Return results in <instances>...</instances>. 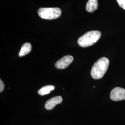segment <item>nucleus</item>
I'll return each mask as SVG.
<instances>
[{
	"mask_svg": "<svg viewBox=\"0 0 125 125\" xmlns=\"http://www.w3.org/2000/svg\"><path fill=\"white\" fill-rule=\"evenodd\" d=\"M31 49H32V46L30 43H26L24 44L22 46L19 52V56L20 57H21L26 56L31 51Z\"/></svg>",
	"mask_w": 125,
	"mask_h": 125,
	"instance_id": "obj_8",
	"label": "nucleus"
},
{
	"mask_svg": "<svg viewBox=\"0 0 125 125\" xmlns=\"http://www.w3.org/2000/svg\"><path fill=\"white\" fill-rule=\"evenodd\" d=\"M62 99L60 96H57L48 100L45 104V108L47 110H52L58 104L62 103Z\"/></svg>",
	"mask_w": 125,
	"mask_h": 125,
	"instance_id": "obj_6",
	"label": "nucleus"
},
{
	"mask_svg": "<svg viewBox=\"0 0 125 125\" xmlns=\"http://www.w3.org/2000/svg\"><path fill=\"white\" fill-rule=\"evenodd\" d=\"M38 13L40 18L46 20H53L60 16L62 11L58 8H41Z\"/></svg>",
	"mask_w": 125,
	"mask_h": 125,
	"instance_id": "obj_3",
	"label": "nucleus"
},
{
	"mask_svg": "<svg viewBox=\"0 0 125 125\" xmlns=\"http://www.w3.org/2000/svg\"><path fill=\"white\" fill-rule=\"evenodd\" d=\"M98 7V3L97 0H89L87 2L86 9L89 13H93L96 11Z\"/></svg>",
	"mask_w": 125,
	"mask_h": 125,
	"instance_id": "obj_7",
	"label": "nucleus"
},
{
	"mask_svg": "<svg viewBox=\"0 0 125 125\" xmlns=\"http://www.w3.org/2000/svg\"><path fill=\"white\" fill-rule=\"evenodd\" d=\"M74 58L71 55H67L60 59L55 63V67L58 69H64L68 67L73 61Z\"/></svg>",
	"mask_w": 125,
	"mask_h": 125,
	"instance_id": "obj_5",
	"label": "nucleus"
},
{
	"mask_svg": "<svg viewBox=\"0 0 125 125\" xmlns=\"http://www.w3.org/2000/svg\"><path fill=\"white\" fill-rule=\"evenodd\" d=\"M110 97L111 99L114 101H119L125 99V89L116 87L112 89Z\"/></svg>",
	"mask_w": 125,
	"mask_h": 125,
	"instance_id": "obj_4",
	"label": "nucleus"
},
{
	"mask_svg": "<svg viewBox=\"0 0 125 125\" xmlns=\"http://www.w3.org/2000/svg\"><path fill=\"white\" fill-rule=\"evenodd\" d=\"M5 85L3 81L1 79L0 80V92H2L4 89Z\"/></svg>",
	"mask_w": 125,
	"mask_h": 125,
	"instance_id": "obj_11",
	"label": "nucleus"
},
{
	"mask_svg": "<svg viewBox=\"0 0 125 125\" xmlns=\"http://www.w3.org/2000/svg\"><path fill=\"white\" fill-rule=\"evenodd\" d=\"M117 1L121 8L125 10V0H117Z\"/></svg>",
	"mask_w": 125,
	"mask_h": 125,
	"instance_id": "obj_10",
	"label": "nucleus"
},
{
	"mask_svg": "<svg viewBox=\"0 0 125 125\" xmlns=\"http://www.w3.org/2000/svg\"><path fill=\"white\" fill-rule=\"evenodd\" d=\"M109 64L108 58L103 57L100 58L94 63L91 69L90 74L94 79H99L103 77L107 71Z\"/></svg>",
	"mask_w": 125,
	"mask_h": 125,
	"instance_id": "obj_1",
	"label": "nucleus"
},
{
	"mask_svg": "<svg viewBox=\"0 0 125 125\" xmlns=\"http://www.w3.org/2000/svg\"><path fill=\"white\" fill-rule=\"evenodd\" d=\"M101 36V32L97 30L88 31L78 39L77 43L82 47H89L97 42Z\"/></svg>",
	"mask_w": 125,
	"mask_h": 125,
	"instance_id": "obj_2",
	"label": "nucleus"
},
{
	"mask_svg": "<svg viewBox=\"0 0 125 125\" xmlns=\"http://www.w3.org/2000/svg\"><path fill=\"white\" fill-rule=\"evenodd\" d=\"M55 89V87L53 85H47L42 87L39 90L38 93L41 96H44L46 94H49L51 91Z\"/></svg>",
	"mask_w": 125,
	"mask_h": 125,
	"instance_id": "obj_9",
	"label": "nucleus"
}]
</instances>
